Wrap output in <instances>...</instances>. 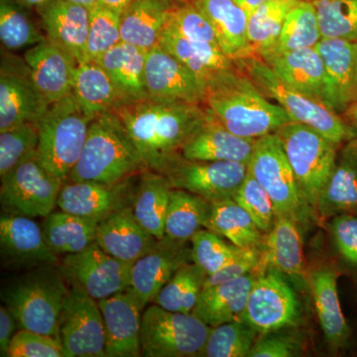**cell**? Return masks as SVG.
Returning a JSON list of instances; mask_svg holds the SVG:
<instances>
[{"label": "cell", "mask_w": 357, "mask_h": 357, "mask_svg": "<svg viewBox=\"0 0 357 357\" xmlns=\"http://www.w3.org/2000/svg\"><path fill=\"white\" fill-rule=\"evenodd\" d=\"M128 129L148 170L165 174L208 114L204 105L147 98L121 100L112 109Z\"/></svg>", "instance_id": "6da1fadb"}, {"label": "cell", "mask_w": 357, "mask_h": 357, "mask_svg": "<svg viewBox=\"0 0 357 357\" xmlns=\"http://www.w3.org/2000/svg\"><path fill=\"white\" fill-rule=\"evenodd\" d=\"M204 107L223 128L246 139L275 133L292 121L237 68L208 84Z\"/></svg>", "instance_id": "7a4b0ae2"}, {"label": "cell", "mask_w": 357, "mask_h": 357, "mask_svg": "<svg viewBox=\"0 0 357 357\" xmlns=\"http://www.w3.org/2000/svg\"><path fill=\"white\" fill-rule=\"evenodd\" d=\"M148 170L128 129L112 110L89 124L79 161L67 182L116 184Z\"/></svg>", "instance_id": "3957f363"}, {"label": "cell", "mask_w": 357, "mask_h": 357, "mask_svg": "<svg viewBox=\"0 0 357 357\" xmlns=\"http://www.w3.org/2000/svg\"><path fill=\"white\" fill-rule=\"evenodd\" d=\"M69 287L60 264L41 265L9 283L2 290L1 300L20 330L59 340V318Z\"/></svg>", "instance_id": "277c9868"}, {"label": "cell", "mask_w": 357, "mask_h": 357, "mask_svg": "<svg viewBox=\"0 0 357 357\" xmlns=\"http://www.w3.org/2000/svg\"><path fill=\"white\" fill-rule=\"evenodd\" d=\"M234 63L263 95L285 110L291 121L316 129L340 146L357 137L356 129L342 115L289 86L261 58L253 55Z\"/></svg>", "instance_id": "5b68a950"}, {"label": "cell", "mask_w": 357, "mask_h": 357, "mask_svg": "<svg viewBox=\"0 0 357 357\" xmlns=\"http://www.w3.org/2000/svg\"><path fill=\"white\" fill-rule=\"evenodd\" d=\"M91 121L70 93L51 103L37 123V156L47 170L65 183L79 161Z\"/></svg>", "instance_id": "8992f818"}, {"label": "cell", "mask_w": 357, "mask_h": 357, "mask_svg": "<svg viewBox=\"0 0 357 357\" xmlns=\"http://www.w3.org/2000/svg\"><path fill=\"white\" fill-rule=\"evenodd\" d=\"M275 133L280 138L303 199L317 215L319 196L335 169L340 145L300 122H289Z\"/></svg>", "instance_id": "52a82bcc"}, {"label": "cell", "mask_w": 357, "mask_h": 357, "mask_svg": "<svg viewBox=\"0 0 357 357\" xmlns=\"http://www.w3.org/2000/svg\"><path fill=\"white\" fill-rule=\"evenodd\" d=\"M211 326L192 314L171 312L156 304L143 314L141 356H203Z\"/></svg>", "instance_id": "ba28073f"}, {"label": "cell", "mask_w": 357, "mask_h": 357, "mask_svg": "<svg viewBox=\"0 0 357 357\" xmlns=\"http://www.w3.org/2000/svg\"><path fill=\"white\" fill-rule=\"evenodd\" d=\"M248 172L269 195L277 218H291L300 223L306 222L312 211L301 195L292 167L276 133L256 139Z\"/></svg>", "instance_id": "9c48e42d"}, {"label": "cell", "mask_w": 357, "mask_h": 357, "mask_svg": "<svg viewBox=\"0 0 357 357\" xmlns=\"http://www.w3.org/2000/svg\"><path fill=\"white\" fill-rule=\"evenodd\" d=\"M64 184L42 165L36 152L1 178L2 211L23 217L46 218L57 206Z\"/></svg>", "instance_id": "30bf717a"}, {"label": "cell", "mask_w": 357, "mask_h": 357, "mask_svg": "<svg viewBox=\"0 0 357 357\" xmlns=\"http://www.w3.org/2000/svg\"><path fill=\"white\" fill-rule=\"evenodd\" d=\"M68 282L69 292L58 324L66 357H107L105 324L98 301L76 282Z\"/></svg>", "instance_id": "8fae6325"}, {"label": "cell", "mask_w": 357, "mask_h": 357, "mask_svg": "<svg viewBox=\"0 0 357 357\" xmlns=\"http://www.w3.org/2000/svg\"><path fill=\"white\" fill-rule=\"evenodd\" d=\"M300 309L295 291L282 273L267 270L256 275L249 294L244 321L252 326L259 335L280 332L298 323Z\"/></svg>", "instance_id": "7c38bea8"}, {"label": "cell", "mask_w": 357, "mask_h": 357, "mask_svg": "<svg viewBox=\"0 0 357 357\" xmlns=\"http://www.w3.org/2000/svg\"><path fill=\"white\" fill-rule=\"evenodd\" d=\"M133 263L109 255L95 243L60 263L68 281L76 282L96 301L107 299L131 286Z\"/></svg>", "instance_id": "4fadbf2b"}, {"label": "cell", "mask_w": 357, "mask_h": 357, "mask_svg": "<svg viewBox=\"0 0 357 357\" xmlns=\"http://www.w3.org/2000/svg\"><path fill=\"white\" fill-rule=\"evenodd\" d=\"M248 172V165L230 161H190L181 157L164 175L174 189L198 195L210 203L234 198Z\"/></svg>", "instance_id": "5bb4252c"}, {"label": "cell", "mask_w": 357, "mask_h": 357, "mask_svg": "<svg viewBox=\"0 0 357 357\" xmlns=\"http://www.w3.org/2000/svg\"><path fill=\"white\" fill-rule=\"evenodd\" d=\"M105 332L107 357L141 356V330L147 304L131 286L98 301Z\"/></svg>", "instance_id": "9a60e30c"}, {"label": "cell", "mask_w": 357, "mask_h": 357, "mask_svg": "<svg viewBox=\"0 0 357 357\" xmlns=\"http://www.w3.org/2000/svg\"><path fill=\"white\" fill-rule=\"evenodd\" d=\"M145 84L148 96L204 105L208 84L159 44L147 52Z\"/></svg>", "instance_id": "2e32d148"}, {"label": "cell", "mask_w": 357, "mask_h": 357, "mask_svg": "<svg viewBox=\"0 0 357 357\" xmlns=\"http://www.w3.org/2000/svg\"><path fill=\"white\" fill-rule=\"evenodd\" d=\"M49 105L33 83L25 61L14 63L3 59L0 72V132L28 122L38 123Z\"/></svg>", "instance_id": "e0dca14e"}, {"label": "cell", "mask_w": 357, "mask_h": 357, "mask_svg": "<svg viewBox=\"0 0 357 357\" xmlns=\"http://www.w3.org/2000/svg\"><path fill=\"white\" fill-rule=\"evenodd\" d=\"M131 178L116 183L66 182L59 196L61 211L100 222L112 213L132 206L136 188Z\"/></svg>", "instance_id": "ac0fdd59"}, {"label": "cell", "mask_w": 357, "mask_h": 357, "mask_svg": "<svg viewBox=\"0 0 357 357\" xmlns=\"http://www.w3.org/2000/svg\"><path fill=\"white\" fill-rule=\"evenodd\" d=\"M192 262V248L187 243L164 237L154 248L133 263L131 287L147 305L153 303L162 288L174 274L188 263Z\"/></svg>", "instance_id": "d6986e66"}, {"label": "cell", "mask_w": 357, "mask_h": 357, "mask_svg": "<svg viewBox=\"0 0 357 357\" xmlns=\"http://www.w3.org/2000/svg\"><path fill=\"white\" fill-rule=\"evenodd\" d=\"M24 61L33 83L49 105L72 93L76 59L48 40L27 49Z\"/></svg>", "instance_id": "ffe728a7"}, {"label": "cell", "mask_w": 357, "mask_h": 357, "mask_svg": "<svg viewBox=\"0 0 357 357\" xmlns=\"http://www.w3.org/2000/svg\"><path fill=\"white\" fill-rule=\"evenodd\" d=\"M0 246L6 261L18 266L59 265V256L49 248L42 227L32 218L6 213L0 218Z\"/></svg>", "instance_id": "44dd1931"}, {"label": "cell", "mask_w": 357, "mask_h": 357, "mask_svg": "<svg viewBox=\"0 0 357 357\" xmlns=\"http://www.w3.org/2000/svg\"><path fill=\"white\" fill-rule=\"evenodd\" d=\"M255 141L230 132L208 110L201 126L183 145L181 155L190 161H230L248 165Z\"/></svg>", "instance_id": "7402d4cb"}, {"label": "cell", "mask_w": 357, "mask_h": 357, "mask_svg": "<svg viewBox=\"0 0 357 357\" xmlns=\"http://www.w3.org/2000/svg\"><path fill=\"white\" fill-rule=\"evenodd\" d=\"M37 10L46 39L84 63L91 10L68 0H49Z\"/></svg>", "instance_id": "603a6c76"}, {"label": "cell", "mask_w": 357, "mask_h": 357, "mask_svg": "<svg viewBox=\"0 0 357 357\" xmlns=\"http://www.w3.org/2000/svg\"><path fill=\"white\" fill-rule=\"evenodd\" d=\"M316 49L325 65L328 107L342 115L356 102L357 43L323 38L316 45Z\"/></svg>", "instance_id": "cb8c5ba5"}, {"label": "cell", "mask_w": 357, "mask_h": 357, "mask_svg": "<svg viewBox=\"0 0 357 357\" xmlns=\"http://www.w3.org/2000/svg\"><path fill=\"white\" fill-rule=\"evenodd\" d=\"M96 243L117 259L134 263L154 248L157 239L136 220L132 206H128L98 223Z\"/></svg>", "instance_id": "d4e9b609"}, {"label": "cell", "mask_w": 357, "mask_h": 357, "mask_svg": "<svg viewBox=\"0 0 357 357\" xmlns=\"http://www.w3.org/2000/svg\"><path fill=\"white\" fill-rule=\"evenodd\" d=\"M301 223L294 218L279 217L265 234L256 273L275 270L296 279H306Z\"/></svg>", "instance_id": "484cf974"}, {"label": "cell", "mask_w": 357, "mask_h": 357, "mask_svg": "<svg viewBox=\"0 0 357 357\" xmlns=\"http://www.w3.org/2000/svg\"><path fill=\"white\" fill-rule=\"evenodd\" d=\"M261 59L289 86L328 107L325 65L316 47Z\"/></svg>", "instance_id": "4316f807"}, {"label": "cell", "mask_w": 357, "mask_h": 357, "mask_svg": "<svg viewBox=\"0 0 357 357\" xmlns=\"http://www.w3.org/2000/svg\"><path fill=\"white\" fill-rule=\"evenodd\" d=\"M344 213L357 215V137L338 150L335 169L317 206V215L321 220Z\"/></svg>", "instance_id": "83f0119b"}, {"label": "cell", "mask_w": 357, "mask_h": 357, "mask_svg": "<svg viewBox=\"0 0 357 357\" xmlns=\"http://www.w3.org/2000/svg\"><path fill=\"white\" fill-rule=\"evenodd\" d=\"M256 275L251 272L236 280L204 288L192 314L211 328L243 321Z\"/></svg>", "instance_id": "f1b7e54d"}, {"label": "cell", "mask_w": 357, "mask_h": 357, "mask_svg": "<svg viewBox=\"0 0 357 357\" xmlns=\"http://www.w3.org/2000/svg\"><path fill=\"white\" fill-rule=\"evenodd\" d=\"M337 272L330 268L314 270L307 275L317 314L328 345L335 351L344 347L351 337L337 292Z\"/></svg>", "instance_id": "f546056e"}, {"label": "cell", "mask_w": 357, "mask_h": 357, "mask_svg": "<svg viewBox=\"0 0 357 357\" xmlns=\"http://www.w3.org/2000/svg\"><path fill=\"white\" fill-rule=\"evenodd\" d=\"M158 44L208 86L236 68L234 61L227 57L220 47L190 41L168 25L164 28Z\"/></svg>", "instance_id": "4dcf8cb0"}, {"label": "cell", "mask_w": 357, "mask_h": 357, "mask_svg": "<svg viewBox=\"0 0 357 357\" xmlns=\"http://www.w3.org/2000/svg\"><path fill=\"white\" fill-rule=\"evenodd\" d=\"M199 7L217 32L223 53L236 61L253 56L248 35V15L236 0H190Z\"/></svg>", "instance_id": "1f68e13d"}, {"label": "cell", "mask_w": 357, "mask_h": 357, "mask_svg": "<svg viewBox=\"0 0 357 357\" xmlns=\"http://www.w3.org/2000/svg\"><path fill=\"white\" fill-rule=\"evenodd\" d=\"M176 0H135L121 13L122 41L149 51L159 43Z\"/></svg>", "instance_id": "d6a6232c"}, {"label": "cell", "mask_w": 357, "mask_h": 357, "mask_svg": "<svg viewBox=\"0 0 357 357\" xmlns=\"http://www.w3.org/2000/svg\"><path fill=\"white\" fill-rule=\"evenodd\" d=\"M146 56L147 51L122 41L96 62L107 73L122 100L147 98Z\"/></svg>", "instance_id": "836d02e7"}, {"label": "cell", "mask_w": 357, "mask_h": 357, "mask_svg": "<svg viewBox=\"0 0 357 357\" xmlns=\"http://www.w3.org/2000/svg\"><path fill=\"white\" fill-rule=\"evenodd\" d=\"M173 187L165 175L145 170L139 174V182L133 199L136 220L157 239L165 236V223Z\"/></svg>", "instance_id": "e575fe53"}, {"label": "cell", "mask_w": 357, "mask_h": 357, "mask_svg": "<svg viewBox=\"0 0 357 357\" xmlns=\"http://www.w3.org/2000/svg\"><path fill=\"white\" fill-rule=\"evenodd\" d=\"M72 93L91 121L109 112L122 100L107 73L96 62L77 64Z\"/></svg>", "instance_id": "d590c367"}, {"label": "cell", "mask_w": 357, "mask_h": 357, "mask_svg": "<svg viewBox=\"0 0 357 357\" xmlns=\"http://www.w3.org/2000/svg\"><path fill=\"white\" fill-rule=\"evenodd\" d=\"M98 223L60 210L44 218L42 230L55 255H76L96 243Z\"/></svg>", "instance_id": "8d00e7d4"}, {"label": "cell", "mask_w": 357, "mask_h": 357, "mask_svg": "<svg viewBox=\"0 0 357 357\" xmlns=\"http://www.w3.org/2000/svg\"><path fill=\"white\" fill-rule=\"evenodd\" d=\"M204 229L225 237L239 248H262L264 243L265 234L258 229L248 211L232 198L211 204Z\"/></svg>", "instance_id": "74e56055"}, {"label": "cell", "mask_w": 357, "mask_h": 357, "mask_svg": "<svg viewBox=\"0 0 357 357\" xmlns=\"http://www.w3.org/2000/svg\"><path fill=\"white\" fill-rule=\"evenodd\" d=\"M211 211V203L206 199L173 188L167 211L164 237L188 243L197 231L204 229Z\"/></svg>", "instance_id": "f35d334b"}, {"label": "cell", "mask_w": 357, "mask_h": 357, "mask_svg": "<svg viewBox=\"0 0 357 357\" xmlns=\"http://www.w3.org/2000/svg\"><path fill=\"white\" fill-rule=\"evenodd\" d=\"M299 1L270 0L248 16V41L253 55L263 57L273 50L289 13Z\"/></svg>", "instance_id": "ab89813d"}, {"label": "cell", "mask_w": 357, "mask_h": 357, "mask_svg": "<svg viewBox=\"0 0 357 357\" xmlns=\"http://www.w3.org/2000/svg\"><path fill=\"white\" fill-rule=\"evenodd\" d=\"M321 39L316 7L312 0H300L289 13L273 50L260 58L312 48Z\"/></svg>", "instance_id": "60d3db41"}, {"label": "cell", "mask_w": 357, "mask_h": 357, "mask_svg": "<svg viewBox=\"0 0 357 357\" xmlns=\"http://www.w3.org/2000/svg\"><path fill=\"white\" fill-rule=\"evenodd\" d=\"M206 277L208 275L194 262L185 264L162 288L155 298L154 304L168 311L192 314Z\"/></svg>", "instance_id": "b9f144b4"}, {"label": "cell", "mask_w": 357, "mask_h": 357, "mask_svg": "<svg viewBox=\"0 0 357 357\" xmlns=\"http://www.w3.org/2000/svg\"><path fill=\"white\" fill-rule=\"evenodd\" d=\"M16 0H0V40L9 51L30 48L46 40Z\"/></svg>", "instance_id": "7bdbcfd3"}, {"label": "cell", "mask_w": 357, "mask_h": 357, "mask_svg": "<svg viewBox=\"0 0 357 357\" xmlns=\"http://www.w3.org/2000/svg\"><path fill=\"white\" fill-rule=\"evenodd\" d=\"M259 333L248 321H236L211 328L204 357H248Z\"/></svg>", "instance_id": "ee69618b"}, {"label": "cell", "mask_w": 357, "mask_h": 357, "mask_svg": "<svg viewBox=\"0 0 357 357\" xmlns=\"http://www.w3.org/2000/svg\"><path fill=\"white\" fill-rule=\"evenodd\" d=\"M321 37L357 43V0H312Z\"/></svg>", "instance_id": "f6af8a7d"}, {"label": "cell", "mask_w": 357, "mask_h": 357, "mask_svg": "<svg viewBox=\"0 0 357 357\" xmlns=\"http://www.w3.org/2000/svg\"><path fill=\"white\" fill-rule=\"evenodd\" d=\"M121 15L100 4L91 9L84 62H98L122 42Z\"/></svg>", "instance_id": "bcb514c9"}, {"label": "cell", "mask_w": 357, "mask_h": 357, "mask_svg": "<svg viewBox=\"0 0 357 357\" xmlns=\"http://www.w3.org/2000/svg\"><path fill=\"white\" fill-rule=\"evenodd\" d=\"M166 25L190 41L220 47L211 20L190 0H182L174 4Z\"/></svg>", "instance_id": "7dc6e473"}, {"label": "cell", "mask_w": 357, "mask_h": 357, "mask_svg": "<svg viewBox=\"0 0 357 357\" xmlns=\"http://www.w3.org/2000/svg\"><path fill=\"white\" fill-rule=\"evenodd\" d=\"M190 241L192 262L208 276L220 271L244 249L225 243L220 236L208 229H199Z\"/></svg>", "instance_id": "c3c4849f"}, {"label": "cell", "mask_w": 357, "mask_h": 357, "mask_svg": "<svg viewBox=\"0 0 357 357\" xmlns=\"http://www.w3.org/2000/svg\"><path fill=\"white\" fill-rule=\"evenodd\" d=\"M38 143V128L32 122L0 132V178L36 153Z\"/></svg>", "instance_id": "681fc988"}, {"label": "cell", "mask_w": 357, "mask_h": 357, "mask_svg": "<svg viewBox=\"0 0 357 357\" xmlns=\"http://www.w3.org/2000/svg\"><path fill=\"white\" fill-rule=\"evenodd\" d=\"M232 199L248 211L263 234H267L274 227L277 215L272 199L250 173L248 172L245 180Z\"/></svg>", "instance_id": "f907efd6"}, {"label": "cell", "mask_w": 357, "mask_h": 357, "mask_svg": "<svg viewBox=\"0 0 357 357\" xmlns=\"http://www.w3.org/2000/svg\"><path fill=\"white\" fill-rule=\"evenodd\" d=\"M7 357H66L58 338L20 328L14 335Z\"/></svg>", "instance_id": "816d5d0a"}, {"label": "cell", "mask_w": 357, "mask_h": 357, "mask_svg": "<svg viewBox=\"0 0 357 357\" xmlns=\"http://www.w3.org/2000/svg\"><path fill=\"white\" fill-rule=\"evenodd\" d=\"M331 231L337 252L349 266L357 269V215H338L332 218Z\"/></svg>", "instance_id": "f5cc1de1"}, {"label": "cell", "mask_w": 357, "mask_h": 357, "mask_svg": "<svg viewBox=\"0 0 357 357\" xmlns=\"http://www.w3.org/2000/svg\"><path fill=\"white\" fill-rule=\"evenodd\" d=\"M260 255H261V248L243 249L231 262L225 265L220 271L206 277L204 288L236 280L244 275L256 272L259 265Z\"/></svg>", "instance_id": "db71d44e"}, {"label": "cell", "mask_w": 357, "mask_h": 357, "mask_svg": "<svg viewBox=\"0 0 357 357\" xmlns=\"http://www.w3.org/2000/svg\"><path fill=\"white\" fill-rule=\"evenodd\" d=\"M299 349L297 340L278 332L259 335L248 357H291Z\"/></svg>", "instance_id": "11a10c76"}, {"label": "cell", "mask_w": 357, "mask_h": 357, "mask_svg": "<svg viewBox=\"0 0 357 357\" xmlns=\"http://www.w3.org/2000/svg\"><path fill=\"white\" fill-rule=\"evenodd\" d=\"M18 328L17 321L6 306L0 307V356L7 357L11 340Z\"/></svg>", "instance_id": "9f6ffc18"}, {"label": "cell", "mask_w": 357, "mask_h": 357, "mask_svg": "<svg viewBox=\"0 0 357 357\" xmlns=\"http://www.w3.org/2000/svg\"><path fill=\"white\" fill-rule=\"evenodd\" d=\"M133 1L135 0H100V4L121 14Z\"/></svg>", "instance_id": "6f0895ef"}, {"label": "cell", "mask_w": 357, "mask_h": 357, "mask_svg": "<svg viewBox=\"0 0 357 357\" xmlns=\"http://www.w3.org/2000/svg\"><path fill=\"white\" fill-rule=\"evenodd\" d=\"M236 1L249 16L255 13L256 9L259 8L260 6L270 1V0H236Z\"/></svg>", "instance_id": "680465c9"}, {"label": "cell", "mask_w": 357, "mask_h": 357, "mask_svg": "<svg viewBox=\"0 0 357 357\" xmlns=\"http://www.w3.org/2000/svg\"><path fill=\"white\" fill-rule=\"evenodd\" d=\"M345 121L357 130V102L352 103L342 114Z\"/></svg>", "instance_id": "91938a15"}, {"label": "cell", "mask_w": 357, "mask_h": 357, "mask_svg": "<svg viewBox=\"0 0 357 357\" xmlns=\"http://www.w3.org/2000/svg\"><path fill=\"white\" fill-rule=\"evenodd\" d=\"M16 1L20 3L21 6H24L25 8L34 7V8L38 9L40 7L45 6L49 0H16Z\"/></svg>", "instance_id": "94428289"}, {"label": "cell", "mask_w": 357, "mask_h": 357, "mask_svg": "<svg viewBox=\"0 0 357 357\" xmlns=\"http://www.w3.org/2000/svg\"><path fill=\"white\" fill-rule=\"evenodd\" d=\"M68 1L86 7L89 10H91V9L95 8V7L100 6V0H68Z\"/></svg>", "instance_id": "6125c7cd"}, {"label": "cell", "mask_w": 357, "mask_h": 357, "mask_svg": "<svg viewBox=\"0 0 357 357\" xmlns=\"http://www.w3.org/2000/svg\"><path fill=\"white\" fill-rule=\"evenodd\" d=\"M356 98L357 102V58H356Z\"/></svg>", "instance_id": "be15d7a7"}, {"label": "cell", "mask_w": 357, "mask_h": 357, "mask_svg": "<svg viewBox=\"0 0 357 357\" xmlns=\"http://www.w3.org/2000/svg\"><path fill=\"white\" fill-rule=\"evenodd\" d=\"M176 1H182V0H176Z\"/></svg>", "instance_id": "e7e4bbea"}]
</instances>
